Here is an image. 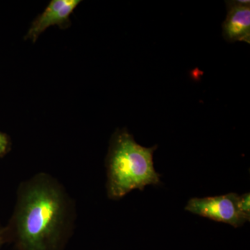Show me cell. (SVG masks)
Instances as JSON below:
<instances>
[{"label":"cell","mask_w":250,"mask_h":250,"mask_svg":"<svg viewBox=\"0 0 250 250\" xmlns=\"http://www.w3.org/2000/svg\"><path fill=\"white\" fill-rule=\"evenodd\" d=\"M73 199L57 179L39 172L18 188L14 213L5 226L18 250H60L75 227Z\"/></svg>","instance_id":"obj_1"},{"label":"cell","mask_w":250,"mask_h":250,"mask_svg":"<svg viewBox=\"0 0 250 250\" xmlns=\"http://www.w3.org/2000/svg\"><path fill=\"white\" fill-rule=\"evenodd\" d=\"M156 148L140 146L126 128L117 130L106 158L108 198L120 200L136 189L143 190L146 186L160 184V174L153 161Z\"/></svg>","instance_id":"obj_2"},{"label":"cell","mask_w":250,"mask_h":250,"mask_svg":"<svg viewBox=\"0 0 250 250\" xmlns=\"http://www.w3.org/2000/svg\"><path fill=\"white\" fill-rule=\"evenodd\" d=\"M239 199V195L234 192L219 196L192 198L188 202L185 209L194 214L239 228L250 220V217L240 210Z\"/></svg>","instance_id":"obj_3"},{"label":"cell","mask_w":250,"mask_h":250,"mask_svg":"<svg viewBox=\"0 0 250 250\" xmlns=\"http://www.w3.org/2000/svg\"><path fill=\"white\" fill-rule=\"evenodd\" d=\"M79 0H52L42 14L32 22L25 39L35 42L39 36L47 28L58 25L61 28L68 26L69 18L80 4Z\"/></svg>","instance_id":"obj_4"},{"label":"cell","mask_w":250,"mask_h":250,"mask_svg":"<svg viewBox=\"0 0 250 250\" xmlns=\"http://www.w3.org/2000/svg\"><path fill=\"white\" fill-rule=\"evenodd\" d=\"M228 14L224 21L223 36L229 42L250 43V1H226Z\"/></svg>","instance_id":"obj_5"},{"label":"cell","mask_w":250,"mask_h":250,"mask_svg":"<svg viewBox=\"0 0 250 250\" xmlns=\"http://www.w3.org/2000/svg\"><path fill=\"white\" fill-rule=\"evenodd\" d=\"M11 148V139L7 134L0 131V158L4 157Z\"/></svg>","instance_id":"obj_6"},{"label":"cell","mask_w":250,"mask_h":250,"mask_svg":"<svg viewBox=\"0 0 250 250\" xmlns=\"http://www.w3.org/2000/svg\"><path fill=\"white\" fill-rule=\"evenodd\" d=\"M250 192H247L242 196H240L239 203H238L240 210H241L242 213L249 217H250Z\"/></svg>","instance_id":"obj_7"},{"label":"cell","mask_w":250,"mask_h":250,"mask_svg":"<svg viewBox=\"0 0 250 250\" xmlns=\"http://www.w3.org/2000/svg\"><path fill=\"white\" fill-rule=\"evenodd\" d=\"M6 243H8L6 229L0 223V249Z\"/></svg>","instance_id":"obj_8"}]
</instances>
